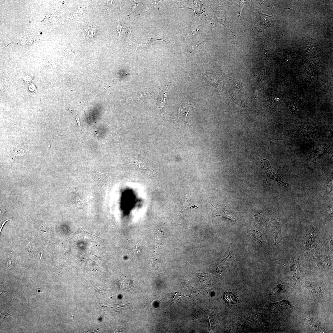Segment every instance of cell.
Wrapping results in <instances>:
<instances>
[{
  "instance_id": "cell-1",
  "label": "cell",
  "mask_w": 333,
  "mask_h": 333,
  "mask_svg": "<svg viewBox=\"0 0 333 333\" xmlns=\"http://www.w3.org/2000/svg\"><path fill=\"white\" fill-rule=\"evenodd\" d=\"M308 252L303 254V257L308 270L318 273L332 271L333 256L322 254L318 250V245Z\"/></svg>"
},
{
  "instance_id": "cell-2",
  "label": "cell",
  "mask_w": 333,
  "mask_h": 333,
  "mask_svg": "<svg viewBox=\"0 0 333 333\" xmlns=\"http://www.w3.org/2000/svg\"><path fill=\"white\" fill-rule=\"evenodd\" d=\"M322 234L319 227L314 224L304 226L297 233L296 238V247L302 252H307L317 242Z\"/></svg>"
},
{
  "instance_id": "cell-3",
  "label": "cell",
  "mask_w": 333,
  "mask_h": 333,
  "mask_svg": "<svg viewBox=\"0 0 333 333\" xmlns=\"http://www.w3.org/2000/svg\"><path fill=\"white\" fill-rule=\"evenodd\" d=\"M301 254L302 253L297 248L293 250L291 253L289 276L290 282L294 285L298 282H301L303 280L302 278V271L299 261Z\"/></svg>"
},
{
  "instance_id": "cell-4",
  "label": "cell",
  "mask_w": 333,
  "mask_h": 333,
  "mask_svg": "<svg viewBox=\"0 0 333 333\" xmlns=\"http://www.w3.org/2000/svg\"><path fill=\"white\" fill-rule=\"evenodd\" d=\"M303 287L308 294L316 298H322L324 297L325 287L322 282H311L302 280Z\"/></svg>"
},
{
  "instance_id": "cell-5",
  "label": "cell",
  "mask_w": 333,
  "mask_h": 333,
  "mask_svg": "<svg viewBox=\"0 0 333 333\" xmlns=\"http://www.w3.org/2000/svg\"><path fill=\"white\" fill-rule=\"evenodd\" d=\"M261 162L267 176V181L275 180L284 187H287L289 186L288 183L283 179L280 175L271 167L268 160L263 159L261 161Z\"/></svg>"
},
{
  "instance_id": "cell-6",
  "label": "cell",
  "mask_w": 333,
  "mask_h": 333,
  "mask_svg": "<svg viewBox=\"0 0 333 333\" xmlns=\"http://www.w3.org/2000/svg\"><path fill=\"white\" fill-rule=\"evenodd\" d=\"M85 173L91 177L97 183L100 190H104L108 179L106 175L96 171L91 164L85 167Z\"/></svg>"
},
{
  "instance_id": "cell-7",
  "label": "cell",
  "mask_w": 333,
  "mask_h": 333,
  "mask_svg": "<svg viewBox=\"0 0 333 333\" xmlns=\"http://www.w3.org/2000/svg\"><path fill=\"white\" fill-rule=\"evenodd\" d=\"M302 320L311 325L317 333L327 332L323 322L317 316L307 314L304 316Z\"/></svg>"
},
{
  "instance_id": "cell-8",
  "label": "cell",
  "mask_w": 333,
  "mask_h": 333,
  "mask_svg": "<svg viewBox=\"0 0 333 333\" xmlns=\"http://www.w3.org/2000/svg\"><path fill=\"white\" fill-rule=\"evenodd\" d=\"M208 316L210 328L209 332L213 331L215 328L219 324L222 320V314L220 313L216 312L212 310H209L206 307L201 308Z\"/></svg>"
},
{
  "instance_id": "cell-9",
  "label": "cell",
  "mask_w": 333,
  "mask_h": 333,
  "mask_svg": "<svg viewBox=\"0 0 333 333\" xmlns=\"http://www.w3.org/2000/svg\"><path fill=\"white\" fill-rule=\"evenodd\" d=\"M222 207L221 208H217L214 207L212 204L213 213L212 216V219L216 216H220L226 219H228L233 222L236 220V217L235 215L228 210L226 207L221 202Z\"/></svg>"
},
{
  "instance_id": "cell-10",
  "label": "cell",
  "mask_w": 333,
  "mask_h": 333,
  "mask_svg": "<svg viewBox=\"0 0 333 333\" xmlns=\"http://www.w3.org/2000/svg\"><path fill=\"white\" fill-rule=\"evenodd\" d=\"M272 308L276 313L279 314H287L294 308L290 303L286 300L283 299L278 302L271 304Z\"/></svg>"
},
{
  "instance_id": "cell-11",
  "label": "cell",
  "mask_w": 333,
  "mask_h": 333,
  "mask_svg": "<svg viewBox=\"0 0 333 333\" xmlns=\"http://www.w3.org/2000/svg\"><path fill=\"white\" fill-rule=\"evenodd\" d=\"M237 261L235 255L231 252L230 249L228 255L218 264L215 271L220 275L225 269Z\"/></svg>"
},
{
  "instance_id": "cell-12",
  "label": "cell",
  "mask_w": 333,
  "mask_h": 333,
  "mask_svg": "<svg viewBox=\"0 0 333 333\" xmlns=\"http://www.w3.org/2000/svg\"><path fill=\"white\" fill-rule=\"evenodd\" d=\"M195 273L198 278L202 287L206 291L209 297L212 291V283L210 276L208 274L201 273Z\"/></svg>"
},
{
  "instance_id": "cell-13",
  "label": "cell",
  "mask_w": 333,
  "mask_h": 333,
  "mask_svg": "<svg viewBox=\"0 0 333 333\" xmlns=\"http://www.w3.org/2000/svg\"><path fill=\"white\" fill-rule=\"evenodd\" d=\"M147 93L144 92H136L123 97V102L125 104L129 105L133 103H135L140 101L145 102V100L148 95Z\"/></svg>"
},
{
  "instance_id": "cell-14",
  "label": "cell",
  "mask_w": 333,
  "mask_h": 333,
  "mask_svg": "<svg viewBox=\"0 0 333 333\" xmlns=\"http://www.w3.org/2000/svg\"><path fill=\"white\" fill-rule=\"evenodd\" d=\"M271 235L274 244H280L282 241V237L281 234L280 226L277 224L272 227L271 229Z\"/></svg>"
},
{
  "instance_id": "cell-15",
  "label": "cell",
  "mask_w": 333,
  "mask_h": 333,
  "mask_svg": "<svg viewBox=\"0 0 333 333\" xmlns=\"http://www.w3.org/2000/svg\"><path fill=\"white\" fill-rule=\"evenodd\" d=\"M193 105L186 102H183L181 104L179 112L180 120L182 122L186 121V116L189 110L193 107Z\"/></svg>"
},
{
  "instance_id": "cell-16",
  "label": "cell",
  "mask_w": 333,
  "mask_h": 333,
  "mask_svg": "<svg viewBox=\"0 0 333 333\" xmlns=\"http://www.w3.org/2000/svg\"><path fill=\"white\" fill-rule=\"evenodd\" d=\"M72 201L74 205L78 209L84 210L83 208L86 203L90 202L87 201L82 199L79 195L77 192H73L72 195Z\"/></svg>"
},
{
  "instance_id": "cell-17",
  "label": "cell",
  "mask_w": 333,
  "mask_h": 333,
  "mask_svg": "<svg viewBox=\"0 0 333 333\" xmlns=\"http://www.w3.org/2000/svg\"><path fill=\"white\" fill-rule=\"evenodd\" d=\"M122 280L121 284L122 288L126 290L130 291L136 287L135 285L129 278L125 277Z\"/></svg>"
},
{
  "instance_id": "cell-18",
  "label": "cell",
  "mask_w": 333,
  "mask_h": 333,
  "mask_svg": "<svg viewBox=\"0 0 333 333\" xmlns=\"http://www.w3.org/2000/svg\"><path fill=\"white\" fill-rule=\"evenodd\" d=\"M331 232L328 238L323 241L322 245L327 251L333 254V232Z\"/></svg>"
},
{
  "instance_id": "cell-19",
  "label": "cell",
  "mask_w": 333,
  "mask_h": 333,
  "mask_svg": "<svg viewBox=\"0 0 333 333\" xmlns=\"http://www.w3.org/2000/svg\"><path fill=\"white\" fill-rule=\"evenodd\" d=\"M285 282L279 283L274 287L269 294L270 296H273L281 292L285 291L287 289Z\"/></svg>"
},
{
  "instance_id": "cell-20",
  "label": "cell",
  "mask_w": 333,
  "mask_h": 333,
  "mask_svg": "<svg viewBox=\"0 0 333 333\" xmlns=\"http://www.w3.org/2000/svg\"><path fill=\"white\" fill-rule=\"evenodd\" d=\"M162 91L160 92V94L161 96L162 99L160 101L161 104L162 110L165 105L166 98L168 94L169 88L167 87L164 86L162 88Z\"/></svg>"
},
{
  "instance_id": "cell-21",
  "label": "cell",
  "mask_w": 333,
  "mask_h": 333,
  "mask_svg": "<svg viewBox=\"0 0 333 333\" xmlns=\"http://www.w3.org/2000/svg\"><path fill=\"white\" fill-rule=\"evenodd\" d=\"M85 34L88 38H93L96 35L97 31L96 28L92 27H88L85 29Z\"/></svg>"
},
{
  "instance_id": "cell-22",
  "label": "cell",
  "mask_w": 333,
  "mask_h": 333,
  "mask_svg": "<svg viewBox=\"0 0 333 333\" xmlns=\"http://www.w3.org/2000/svg\"><path fill=\"white\" fill-rule=\"evenodd\" d=\"M225 301L228 303H232L234 302L235 299L234 296L231 293H226L224 295Z\"/></svg>"
},
{
  "instance_id": "cell-23",
  "label": "cell",
  "mask_w": 333,
  "mask_h": 333,
  "mask_svg": "<svg viewBox=\"0 0 333 333\" xmlns=\"http://www.w3.org/2000/svg\"><path fill=\"white\" fill-rule=\"evenodd\" d=\"M251 233L255 239V240L261 242L262 241V235L260 232L255 230H252Z\"/></svg>"
},
{
  "instance_id": "cell-24",
  "label": "cell",
  "mask_w": 333,
  "mask_h": 333,
  "mask_svg": "<svg viewBox=\"0 0 333 333\" xmlns=\"http://www.w3.org/2000/svg\"><path fill=\"white\" fill-rule=\"evenodd\" d=\"M333 191V180H331L329 182L327 183V196L329 195L330 192Z\"/></svg>"
},
{
  "instance_id": "cell-25",
  "label": "cell",
  "mask_w": 333,
  "mask_h": 333,
  "mask_svg": "<svg viewBox=\"0 0 333 333\" xmlns=\"http://www.w3.org/2000/svg\"><path fill=\"white\" fill-rule=\"evenodd\" d=\"M289 108L291 112L294 114H296L298 112L297 109L294 102H292L290 103Z\"/></svg>"
},
{
  "instance_id": "cell-26",
  "label": "cell",
  "mask_w": 333,
  "mask_h": 333,
  "mask_svg": "<svg viewBox=\"0 0 333 333\" xmlns=\"http://www.w3.org/2000/svg\"><path fill=\"white\" fill-rule=\"evenodd\" d=\"M11 315L8 313L6 311H1L0 312V316L1 317L3 318H9L10 319V316Z\"/></svg>"
},
{
  "instance_id": "cell-27",
  "label": "cell",
  "mask_w": 333,
  "mask_h": 333,
  "mask_svg": "<svg viewBox=\"0 0 333 333\" xmlns=\"http://www.w3.org/2000/svg\"><path fill=\"white\" fill-rule=\"evenodd\" d=\"M123 23L122 22H120L117 24V30L118 32L119 35H122V33L121 31V29L123 27Z\"/></svg>"
},
{
  "instance_id": "cell-28",
  "label": "cell",
  "mask_w": 333,
  "mask_h": 333,
  "mask_svg": "<svg viewBox=\"0 0 333 333\" xmlns=\"http://www.w3.org/2000/svg\"><path fill=\"white\" fill-rule=\"evenodd\" d=\"M6 220V221H4V222L3 223V224H2V226H1V228H0V232H1V230H2V227H3V225H4V224H5V223H6V222L7 221H8V220Z\"/></svg>"
},
{
  "instance_id": "cell-29",
  "label": "cell",
  "mask_w": 333,
  "mask_h": 333,
  "mask_svg": "<svg viewBox=\"0 0 333 333\" xmlns=\"http://www.w3.org/2000/svg\"><path fill=\"white\" fill-rule=\"evenodd\" d=\"M40 34H42V33H40Z\"/></svg>"
}]
</instances>
